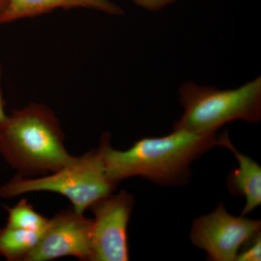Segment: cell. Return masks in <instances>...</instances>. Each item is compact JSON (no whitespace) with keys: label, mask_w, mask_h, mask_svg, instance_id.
Segmentation results:
<instances>
[{"label":"cell","mask_w":261,"mask_h":261,"mask_svg":"<svg viewBox=\"0 0 261 261\" xmlns=\"http://www.w3.org/2000/svg\"><path fill=\"white\" fill-rule=\"evenodd\" d=\"M173 129L172 133L163 137H144L124 151L113 149L110 135L104 134L99 145L109 179L116 185L135 176L165 186L188 182L192 163L219 146V136Z\"/></svg>","instance_id":"cell-1"},{"label":"cell","mask_w":261,"mask_h":261,"mask_svg":"<svg viewBox=\"0 0 261 261\" xmlns=\"http://www.w3.org/2000/svg\"><path fill=\"white\" fill-rule=\"evenodd\" d=\"M0 153L24 177L56 172L75 159L55 113L38 103L15 110L0 124Z\"/></svg>","instance_id":"cell-2"},{"label":"cell","mask_w":261,"mask_h":261,"mask_svg":"<svg viewBox=\"0 0 261 261\" xmlns=\"http://www.w3.org/2000/svg\"><path fill=\"white\" fill-rule=\"evenodd\" d=\"M180 102L184 112L173 128L197 133H216L234 121L257 123L261 119V77L233 89L182 84Z\"/></svg>","instance_id":"cell-3"},{"label":"cell","mask_w":261,"mask_h":261,"mask_svg":"<svg viewBox=\"0 0 261 261\" xmlns=\"http://www.w3.org/2000/svg\"><path fill=\"white\" fill-rule=\"evenodd\" d=\"M116 187L106 174L99 145L47 176L13 178L0 187V197L12 198L29 192H56L71 202L75 212L83 214L97 201L113 193Z\"/></svg>","instance_id":"cell-4"},{"label":"cell","mask_w":261,"mask_h":261,"mask_svg":"<svg viewBox=\"0 0 261 261\" xmlns=\"http://www.w3.org/2000/svg\"><path fill=\"white\" fill-rule=\"evenodd\" d=\"M260 220L228 214L222 202L210 214L197 218L190 239L213 261H235L241 247L260 232Z\"/></svg>","instance_id":"cell-5"},{"label":"cell","mask_w":261,"mask_h":261,"mask_svg":"<svg viewBox=\"0 0 261 261\" xmlns=\"http://www.w3.org/2000/svg\"><path fill=\"white\" fill-rule=\"evenodd\" d=\"M134 206L133 196L125 191L110 194L91 206V261L129 260L127 226Z\"/></svg>","instance_id":"cell-6"},{"label":"cell","mask_w":261,"mask_h":261,"mask_svg":"<svg viewBox=\"0 0 261 261\" xmlns=\"http://www.w3.org/2000/svg\"><path fill=\"white\" fill-rule=\"evenodd\" d=\"M92 219L74 210L61 211L49 219L39 243L23 261H48L66 256L92 259Z\"/></svg>","instance_id":"cell-7"},{"label":"cell","mask_w":261,"mask_h":261,"mask_svg":"<svg viewBox=\"0 0 261 261\" xmlns=\"http://www.w3.org/2000/svg\"><path fill=\"white\" fill-rule=\"evenodd\" d=\"M219 146L229 149L238 160V167L228 175V188L232 195L245 197L242 216H247L261 204L260 166L249 156L238 151L230 140L227 132L219 136Z\"/></svg>","instance_id":"cell-8"},{"label":"cell","mask_w":261,"mask_h":261,"mask_svg":"<svg viewBox=\"0 0 261 261\" xmlns=\"http://www.w3.org/2000/svg\"><path fill=\"white\" fill-rule=\"evenodd\" d=\"M60 8H87L113 15L123 13L119 6L110 0H8L6 8L0 15V24L39 16Z\"/></svg>","instance_id":"cell-9"},{"label":"cell","mask_w":261,"mask_h":261,"mask_svg":"<svg viewBox=\"0 0 261 261\" xmlns=\"http://www.w3.org/2000/svg\"><path fill=\"white\" fill-rule=\"evenodd\" d=\"M44 229L30 231L7 226L0 228V255L7 260H23L39 243Z\"/></svg>","instance_id":"cell-10"},{"label":"cell","mask_w":261,"mask_h":261,"mask_svg":"<svg viewBox=\"0 0 261 261\" xmlns=\"http://www.w3.org/2000/svg\"><path fill=\"white\" fill-rule=\"evenodd\" d=\"M7 211L8 216L6 226L9 227L42 231L49 222V219L34 210L27 199H22L14 207H7Z\"/></svg>","instance_id":"cell-11"},{"label":"cell","mask_w":261,"mask_h":261,"mask_svg":"<svg viewBox=\"0 0 261 261\" xmlns=\"http://www.w3.org/2000/svg\"><path fill=\"white\" fill-rule=\"evenodd\" d=\"M245 245L247 247L240 250L235 261H260L261 260V233L255 235Z\"/></svg>","instance_id":"cell-12"},{"label":"cell","mask_w":261,"mask_h":261,"mask_svg":"<svg viewBox=\"0 0 261 261\" xmlns=\"http://www.w3.org/2000/svg\"><path fill=\"white\" fill-rule=\"evenodd\" d=\"M175 1L176 0H133L136 5L151 11L161 10Z\"/></svg>","instance_id":"cell-13"},{"label":"cell","mask_w":261,"mask_h":261,"mask_svg":"<svg viewBox=\"0 0 261 261\" xmlns=\"http://www.w3.org/2000/svg\"><path fill=\"white\" fill-rule=\"evenodd\" d=\"M1 78L2 67L1 63H0V124L5 121L7 116H8V115H6L5 111V102L4 99H3V92H2Z\"/></svg>","instance_id":"cell-14"},{"label":"cell","mask_w":261,"mask_h":261,"mask_svg":"<svg viewBox=\"0 0 261 261\" xmlns=\"http://www.w3.org/2000/svg\"><path fill=\"white\" fill-rule=\"evenodd\" d=\"M7 4H8V0H0V15L4 11Z\"/></svg>","instance_id":"cell-15"}]
</instances>
